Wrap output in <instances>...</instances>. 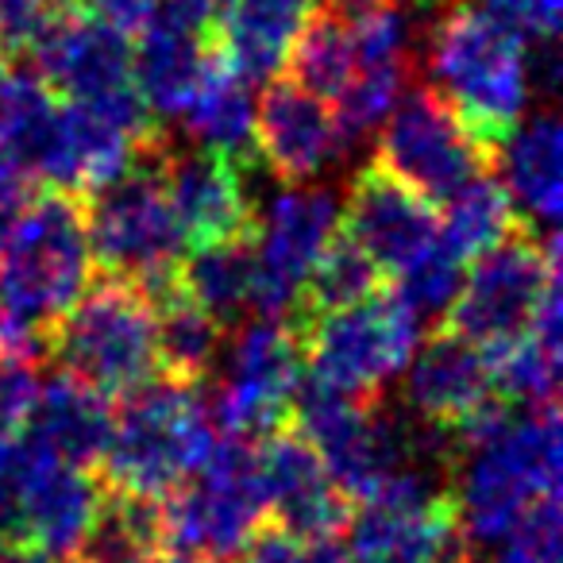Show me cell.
Masks as SVG:
<instances>
[{
	"instance_id": "6da1fadb",
	"label": "cell",
	"mask_w": 563,
	"mask_h": 563,
	"mask_svg": "<svg viewBox=\"0 0 563 563\" xmlns=\"http://www.w3.org/2000/svg\"><path fill=\"white\" fill-rule=\"evenodd\" d=\"M429 89L444 97L467 132L501 158L529 104V55L521 32L501 24L483 4L448 0L424 40Z\"/></svg>"
},
{
	"instance_id": "7a4b0ae2",
	"label": "cell",
	"mask_w": 563,
	"mask_h": 563,
	"mask_svg": "<svg viewBox=\"0 0 563 563\" xmlns=\"http://www.w3.org/2000/svg\"><path fill=\"white\" fill-rule=\"evenodd\" d=\"M560 409L537 406L455 452L452 494L475 544H498L532 501L560 494Z\"/></svg>"
},
{
	"instance_id": "3957f363",
	"label": "cell",
	"mask_w": 563,
	"mask_h": 563,
	"mask_svg": "<svg viewBox=\"0 0 563 563\" xmlns=\"http://www.w3.org/2000/svg\"><path fill=\"white\" fill-rule=\"evenodd\" d=\"M212 440L209 409L194 386L143 383L112 409V437L93 475L112 490L163 501L205 467Z\"/></svg>"
},
{
	"instance_id": "277c9868",
	"label": "cell",
	"mask_w": 563,
	"mask_h": 563,
	"mask_svg": "<svg viewBox=\"0 0 563 563\" xmlns=\"http://www.w3.org/2000/svg\"><path fill=\"white\" fill-rule=\"evenodd\" d=\"M89 278L86 197L43 186L0 243V306L51 329L86 294Z\"/></svg>"
},
{
	"instance_id": "5b68a950",
	"label": "cell",
	"mask_w": 563,
	"mask_h": 563,
	"mask_svg": "<svg viewBox=\"0 0 563 563\" xmlns=\"http://www.w3.org/2000/svg\"><path fill=\"white\" fill-rule=\"evenodd\" d=\"M47 363L124 398L155 378V309L140 286L93 274L86 294L51 324Z\"/></svg>"
},
{
	"instance_id": "8992f818",
	"label": "cell",
	"mask_w": 563,
	"mask_h": 563,
	"mask_svg": "<svg viewBox=\"0 0 563 563\" xmlns=\"http://www.w3.org/2000/svg\"><path fill=\"white\" fill-rule=\"evenodd\" d=\"M294 332L306 378L355 401H383V390L409 367L421 344V321L394 298L390 286L360 306L313 317Z\"/></svg>"
},
{
	"instance_id": "52a82bcc",
	"label": "cell",
	"mask_w": 563,
	"mask_h": 563,
	"mask_svg": "<svg viewBox=\"0 0 563 563\" xmlns=\"http://www.w3.org/2000/svg\"><path fill=\"white\" fill-rule=\"evenodd\" d=\"M170 140L143 151L112 186L86 197V232L93 274L124 278L132 286L158 278L181 263V228L163 181V155Z\"/></svg>"
},
{
	"instance_id": "ba28073f",
	"label": "cell",
	"mask_w": 563,
	"mask_h": 563,
	"mask_svg": "<svg viewBox=\"0 0 563 563\" xmlns=\"http://www.w3.org/2000/svg\"><path fill=\"white\" fill-rule=\"evenodd\" d=\"M552 282H560V235H537L529 220H521L506 240L467 263L440 329L471 340L483 352L498 347L529 329Z\"/></svg>"
},
{
	"instance_id": "9c48e42d",
	"label": "cell",
	"mask_w": 563,
	"mask_h": 563,
	"mask_svg": "<svg viewBox=\"0 0 563 563\" xmlns=\"http://www.w3.org/2000/svg\"><path fill=\"white\" fill-rule=\"evenodd\" d=\"M266 494L258 478L255 444L212 440L205 467L186 486L163 498L166 560L170 555H205L232 560L243 552L251 532L266 521Z\"/></svg>"
},
{
	"instance_id": "30bf717a",
	"label": "cell",
	"mask_w": 563,
	"mask_h": 563,
	"mask_svg": "<svg viewBox=\"0 0 563 563\" xmlns=\"http://www.w3.org/2000/svg\"><path fill=\"white\" fill-rule=\"evenodd\" d=\"M375 158L413 186L432 205L448 201L455 189L483 178L498 158L467 132L455 109L437 97L429 86H417L398 97L394 112L386 117L383 135H378Z\"/></svg>"
},
{
	"instance_id": "8fae6325",
	"label": "cell",
	"mask_w": 563,
	"mask_h": 563,
	"mask_svg": "<svg viewBox=\"0 0 563 563\" xmlns=\"http://www.w3.org/2000/svg\"><path fill=\"white\" fill-rule=\"evenodd\" d=\"M301 375L298 332L282 321L240 324L232 344V371L212 401L209 424L220 437L258 444L282 424H290L294 390Z\"/></svg>"
},
{
	"instance_id": "7c38bea8",
	"label": "cell",
	"mask_w": 563,
	"mask_h": 563,
	"mask_svg": "<svg viewBox=\"0 0 563 563\" xmlns=\"http://www.w3.org/2000/svg\"><path fill=\"white\" fill-rule=\"evenodd\" d=\"M340 232V201L332 189H282L255 232V290L251 321H294L306 274Z\"/></svg>"
},
{
	"instance_id": "4fadbf2b",
	"label": "cell",
	"mask_w": 563,
	"mask_h": 563,
	"mask_svg": "<svg viewBox=\"0 0 563 563\" xmlns=\"http://www.w3.org/2000/svg\"><path fill=\"white\" fill-rule=\"evenodd\" d=\"M340 228L394 282L440 243V209L371 158L352 174L347 201H340Z\"/></svg>"
},
{
	"instance_id": "5bb4252c",
	"label": "cell",
	"mask_w": 563,
	"mask_h": 563,
	"mask_svg": "<svg viewBox=\"0 0 563 563\" xmlns=\"http://www.w3.org/2000/svg\"><path fill=\"white\" fill-rule=\"evenodd\" d=\"M97 501H101V483L93 471L70 467L32 437H20L9 517L12 537L43 548L51 560H70L93 525Z\"/></svg>"
},
{
	"instance_id": "9a60e30c",
	"label": "cell",
	"mask_w": 563,
	"mask_h": 563,
	"mask_svg": "<svg viewBox=\"0 0 563 563\" xmlns=\"http://www.w3.org/2000/svg\"><path fill=\"white\" fill-rule=\"evenodd\" d=\"M258 478H263L266 514L294 537L309 540H340L352 521V501L336 490L329 467L317 448L298 429L282 424L266 440L255 444Z\"/></svg>"
},
{
	"instance_id": "2e32d148",
	"label": "cell",
	"mask_w": 563,
	"mask_h": 563,
	"mask_svg": "<svg viewBox=\"0 0 563 563\" xmlns=\"http://www.w3.org/2000/svg\"><path fill=\"white\" fill-rule=\"evenodd\" d=\"M163 181L189 251L251 240L258 232V209L243 181V166L232 158L201 147L178 151L170 143L163 155Z\"/></svg>"
},
{
	"instance_id": "e0dca14e",
	"label": "cell",
	"mask_w": 563,
	"mask_h": 563,
	"mask_svg": "<svg viewBox=\"0 0 563 563\" xmlns=\"http://www.w3.org/2000/svg\"><path fill=\"white\" fill-rule=\"evenodd\" d=\"M406 371V401L413 417L424 429L444 432V437H455L494 401H501L494 394L490 363H486L483 347L440 329V324L417 344Z\"/></svg>"
},
{
	"instance_id": "ac0fdd59",
	"label": "cell",
	"mask_w": 563,
	"mask_h": 563,
	"mask_svg": "<svg viewBox=\"0 0 563 563\" xmlns=\"http://www.w3.org/2000/svg\"><path fill=\"white\" fill-rule=\"evenodd\" d=\"M255 158L286 186H306L340 158L329 104L290 78H271L255 109Z\"/></svg>"
},
{
	"instance_id": "d6986e66",
	"label": "cell",
	"mask_w": 563,
	"mask_h": 563,
	"mask_svg": "<svg viewBox=\"0 0 563 563\" xmlns=\"http://www.w3.org/2000/svg\"><path fill=\"white\" fill-rule=\"evenodd\" d=\"M317 12V0H224L212 47L243 81H271L290 58L294 40Z\"/></svg>"
},
{
	"instance_id": "ffe728a7",
	"label": "cell",
	"mask_w": 563,
	"mask_h": 563,
	"mask_svg": "<svg viewBox=\"0 0 563 563\" xmlns=\"http://www.w3.org/2000/svg\"><path fill=\"white\" fill-rule=\"evenodd\" d=\"M212 35L181 27L151 12V20L132 35V70L143 101L155 117H181L194 101L212 58Z\"/></svg>"
},
{
	"instance_id": "44dd1931",
	"label": "cell",
	"mask_w": 563,
	"mask_h": 563,
	"mask_svg": "<svg viewBox=\"0 0 563 563\" xmlns=\"http://www.w3.org/2000/svg\"><path fill=\"white\" fill-rule=\"evenodd\" d=\"M24 437H32L70 467L97 471L112 437V398L58 371L51 383H43Z\"/></svg>"
},
{
	"instance_id": "7402d4cb",
	"label": "cell",
	"mask_w": 563,
	"mask_h": 563,
	"mask_svg": "<svg viewBox=\"0 0 563 563\" xmlns=\"http://www.w3.org/2000/svg\"><path fill=\"white\" fill-rule=\"evenodd\" d=\"M147 301L155 309V375L201 390L205 378L217 367L228 332L189 298L181 278Z\"/></svg>"
},
{
	"instance_id": "603a6c76",
	"label": "cell",
	"mask_w": 563,
	"mask_h": 563,
	"mask_svg": "<svg viewBox=\"0 0 563 563\" xmlns=\"http://www.w3.org/2000/svg\"><path fill=\"white\" fill-rule=\"evenodd\" d=\"M181 124L194 135L201 151H212L220 158L247 166L255 158V104H251V86L212 51L205 78L197 86L194 101L181 112Z\"/></svg>"
},
{
	"instance_id": "cb8c5ba5",
	"label": "cell",
	"mask_w": 563,
	"mask_h": 563,
	"mask_svg": "<svg viewBox=\"0 0 563 563\" xmlns=\"http://www.w3.org/2000/svg\"><path fill=\"white\" fill-rule=\"evenodd\" d=\"M506 194L521 205L525 217L552 228L563 209V132L552 109L537 112L529 124H517L506 140Z\"/></svg>"
},
{
	"instance_id": "d4e9b609",
	"label": "cell",
	"mask_w": 563,
	"mask_h": 563,
	"mask_svg": "<svg viewBox=\"0 0 563 563\" xmlns=\"http://www.w3.org/2000/svg\"><path fill=\"white\" fill-rule=\"evenodd\" d=\"M181 282L189 298L224 332L247 324L251 290H255V235L189 251V258H181Z\"/></svg>"
},
{
	"instance_id": "484cf974",
	"label": "cell",
	"mask_w": 563,
	"mask_h": 563,
	"mask_svg": "<svg viewBox=\"0 0 563 563\" xmlns=\"http://www.w3.org/2000/svg\"><path fill=\"white\" fill-rule=\"evenodd\" d=\"M390 282L386 274L378 271L375 263L367 258V251L352 240V235L340 228L332 235V243L324 247V255L313 263V271L306 274L298 294V309H294V329L313 317L336 313V309L360 306V301L375 298L378 290H386Z\"/></svg>"
},
{
	"instance_id": "4316f807",
	"label": "cell",
	"mask_w": 563,
	"mask_h": 563,
	"mask_svg": "<svg viewBox=\"0 0 563 563\" xmlns=\"http://www.w3.org/2000/svg\"><path fill=\"white\" fill-rule=\"evenodd\" d=\"M521 220L525 217L509 201L506 186L494 181L490 174H483V178L467 181V186L455 189L444 201V212H440V243L467 266L478 255H486L494 243L506 240Z\"/></svg>"
},
{
	"instance_id": "83f0119b",
	"label": "cell",
	"mask_w": 563,
	"mask_h": 563,
	"mask_svg": "<svg viewBox=\"0 0 563 563\" xmlns=\"http://www.w3.org/2000/svg\"><path fill=\"white\" fill-rule=\"evenodd\" d=\"M360 63H355L352 32L340 20L313 12L294 40L290 58L282 66V78H290L298 89H306L317 101H336V93L355 78Z\"/></svg>"
},
{
	"instance_id": "f1b7e54d",
	"label": "cell",
	"mask_w": 563,
	"mask_h": 563,
	"mask_svg": "<svg viewBox=\"0 0 563 563\" xmlns=\"http://www.w3.org/2000/svg\"><path fill=\"white\" fill-rule=\"evenodd\" d=\"M494 394L509 406H555L560 390V340H548L540 332L525 329L521 336L506 340L498 347H486Z\"/></svg>"
},
{
	"instance_id": "f546056e",
	"label": "cell",
	"mask_w": 563,
	"mask_h": 563,
	"mask_svg": "<svg viewBox=\"0 0 563 563\" xmlns=\"http://www.w3.org/2000/svg\"><path fill=\"white\" fill-rule=\"evenodd\" d=\"M406 70H409V63L367 66V70H355V78L340 89L329 109L332 128H336L340 158L360 147V143L375 140L378 128L386 124V117H390L394 104H398V97L406 93Z\"/></svg>"
},
{
	"instance_id": "4dcf8cb0",
	"label": "cell",
	"mask_w": 563,
	"mask_h": 563,
	"mask_svg": "<svg viewBox=\"0 0 563 563\" xmlns=\"http://www.w3.org/2000/svg\"><path fill=\"white\" fill-rule=\"evenodd\" d=\"M460 282H463V263L452 251H444V243H437V247L424 251L413 266H406L390 282V294L421 321V329L424 324L437 329L448 309H452L455 294H460Z\"/></svg>"
},
{
	"instance_id": "1f68e13d",
	"label": "cell",
	"mask_w": 563,
	"mask_h": 563,
	"mask_svg": "<svg viewBox=\"0 0 563 563\" xmlns=\"http://www.w3.org/2000/svg\"><path fill=\"white\" fill-rule=\"evenodd\" d=\"M494 563H560V494L532 501L529 514L501 537Z\"/></svg>"
},
{
	"instance_id": "d6a6232c",
	"label": "cell",
	"mask_w": 563,
	"mask_h": 563,
	"mask_svg": "<svg viewBox=\"0 0 563 563\" xmlns=\"http://www.w3.org/2000/svg\"><path fill=\"white\" fill-rule=\"evenodd\" d=\"M43 363L24 355H0V440H20L32 424L43 390Z\"/></svg>"
},
{
	"instance_id": "836d02e7",
	"label": "cell",
	"mask_w": 563,
	"mask_h": 563,
	"mask_svg": "<svg viewBox=\"0 0 563 563\" xmlns=\"http://www.w3.org/2000/svg\"><path fill=\"white\" fill-rule=\"evenodd\" d=\"M336 555H340L336 540H317V544H309V540L282 529L274 517H266V521L251 532L247 544H243L240 563H332Z\"/></svg>"
},
{
	"instance_id": "e575fe53",
	"label": "cell",
	"mask_w": 563,
	"mask_h": 563,
	"mask_svg": "<svg viewBox=\"0 0 563 563\" xmlns=\"http://www.w3.org/2000/svg\"><path fill=\"white\" fill-rule=\"evenodd\" d=\"M483 9L540 43H555L563 24V0H483Z\"/></svg>"
},
{
	"instance_id": "d590c367",
	"label": "cell",
	"mask_w": 563,
	"mask_h": 563,
	"mask_svg": "<svg viewBox=\"0 0 563 563\" xmlns=\"http://www.w3.org/2000/svg\"><path fill=\"white\" fill-rule=\"evenodd\" d=\"M81 4H86L97 20H104L109 27H117V32H124L128 40H132L151 20L158 0H81Z\"/></svg>"
},
{
	"instance_id": "8d00e7d4",
	"label": "cell",
	"mask_w": 563,
	"mask_h": 563,
	"mask_svg": "<svg viewBox=\"0 0 563 563\" xmlns=\"http://www.w3.org/2000/svg\"><path fill=\"white\" fill-rule=\"evenodd\" d=\"M32 194H35V178L27 174V166L0 143V212L24 209Z\"/></svg>"
},
{
	"instance_id": "74e56055",
	"label": "cell",
	"mask_w": 563,
	"mask_h": 563,
	"mask_svg": "<svg viewBox=\"0 0 563 563\" xmlns=\"http://www.w3.org/2000/svg\"><path fill=\"white\" fill-rule=\"evenodd\" d=\"M16 463H20V440H0V532L9 529V517H12Z\"/></svg>"
},
{
	"instance_id": "f35d334b",
	"label": "cell",
	"mask_w": 563,
	"mask_h": 563,
	"mask_svg": "<svg viewBox=\"0 0 563 563\" xmlns=\"http://www.w3.org/2000/svg\"><path fill=\"white\" fill-rule=\"evenodd\" d=\"M0 563H55L43 548L27 544V540L12 537L9 529L0 532Z\"/></svg>"
},
{
	"instance_id": "ab89813d",
	"label": "cell",
	"mask_w": 563,
	"mask_h": 563,
	"mask_svg": "<svg viewBox=\"0 0 563 563\" xmlns=\"http://www.w3.org/2000/svg\"><path fill=\"white\" fill-rule=\"evenodd\" d=\"M398 4H409V9H440L448 0H398Z\"/></svg>"
},
{
	"instance_id": "60d3db41",
	"label": "cell",
	"mask_w": 563,
	"mask_h": 563,
	"mask_svg": "<svg viewBox=\"0 0 563 563\" xmlns=\"http://www.w3.org/2000/svg\"><path fill=\"white\" fill-rule=\"evenodd\" d=\"M166 563H224V560H205V555H170Z\"/></svg>"
},
{
	"instance_id": "b9f144b4",
	"label": "cell",
	"mask_w": 563,
	"mask_h": 563,
	"mask_svg": "<svg viewBox=\"0 0 563 563\" xmlns=\"http://www.w3.org/2000/svg\"><path fill=\"white\" fill-rule=\"evenodd\" d=\"M66 563H93V560H86V555H70Z\"/></svg>"
},
{
	"instance_id": "7bdbcfd3",
	"label": "cell",
	"mask_w": 563,
	"mask_h": 563,
	"mask_svg": "<svg viewBox=\"0 0 563 563\" xmlns=\"http://www.w3.org/2000/svg\"><path fill=\"white\" fill-rule=\"evenodd\" d=\"M0 9H4V0H0Z\"/></svg>"
},
{
	"instance_id": "ee69618b",
	"label": "cell",
	"mask_w": 563,
	"mask_h": 563,
	"mask_svg": "<svg viewBox=\"0 0 563 563\" xmlns=\"http://www.w3.org/2000/svg\"><path fill=\"white\" fill-rule=\"evenodd\" d=\"M344 563H347V560H344Z\"/></svg>"
}]
</instances>
